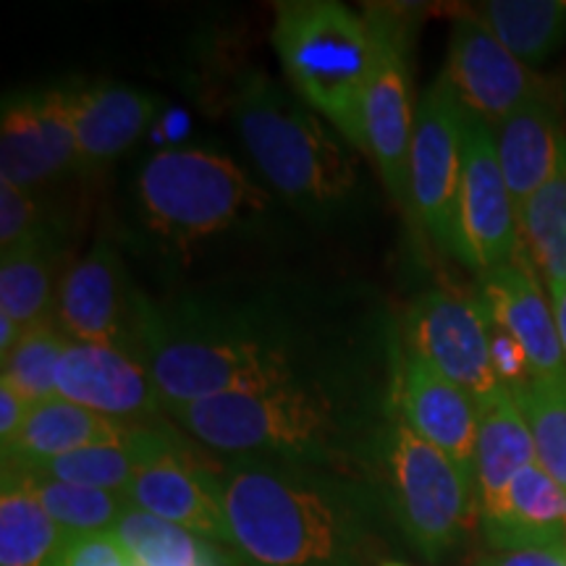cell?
<instances>
[{"instance_id": "1", "label": "cell", "mask_w": 566, "mask_h": 566, "mask_svg": "<svg viewBox=\"0 0 566 566\" xmlns=\"http://www.w3.org/2000/svg\"><path fill=\"white\" fill-rule=\"evenodd\" d=\"M221 485L242 566H373L384 546L378 495L346 472L231 457Z\"/></svg>"}, {"instance_id": "2", "label": "cell", "mask_w": 566, "mask_h": 566, "mask_svg": "<svg viewBox=\"0 0 566 566\" xmlns=\"http://www.w3.org/2000/svg\"><path fill=\"white\" fill-rule=\"evenodd\" d=\"M166 415L229 459L263 457L346 472L363 451V412L346 388L317 375L258 394L171 405Z\"/></svg>"}, {"instance_id": "3", "label": "cell", "mask_w": 566, "mask_h": 566, "mask_svg": "<svg viewBox=\"0 0 566 566\" xmlns=\"http://www.w3.org/2000/svg\"><path fill=\"white\" fill-rule=\"evenodd\" d=\"M247 155L283 200L307 218H331L357 197L359 168L349 142L325 129L300 95L271 76L247 74L233 97Z\"/></svg>"}, {"instance_id": "4", "label": "cell", "mask_w": 566, "mask_h": 566, "mask_svg": "<svg viewBox=\"0 0 566 566\" xmlns=\"http://www.w3.org/2000/svg\"><path fill=\"white\" fill-rule=\"evenodd\" d=\"M137 354L150 367L163 405H195L218 396L258 394L307 378L300 349L258 325H200L163 317L139 304Z\"/></svg>"}, {"instance_id": "5", "label": "cell", "mask_w": 566, "mask_h": 566, "mask_svg": "<svg viewBox=\"0 0 566 566\" xmlns=\"http://www.w3.org/2000/svg\"><path fill=\"white\" fill-rule=\"evenodd\" d=\"M273 48L296 95L367 155L365 97L375 63L367 19L336 0L275 3Z\"/></svg>"}, {"instance_id": "6", "label": "cell", "mask_w": 566, "mask_h": 566, "mask_svg": "<svg viewBox=\"0 0 566 566\" xmlns=\"http://www.w3.org/2000/svg\"><path fill=\"white\" fill-rule=\"evenodd\" d=\"M380 454L386 509L417 554L441 562L462 548L480 516L478 485L399 417L380 438Z\"/></svg>"}, {"instance_id": "7", "label": "cell", "mask_w": 566, "mask_h": 566, "mask_svg": "<svg viewBox=\"0 0 566 566\" xmlns=\"http://www.w3.org/2000/svg\"><path fill=\"white\" fill-rule=\"evenodd\" d=\"M147 223L171 242L216 237L265 208V192L226 155L166 150L145 163L137 179Z\"/></svg>"}, {"instance_id": "8", "label": "cell", "mask_w": 566, "mask_h": 566, "mask_svg": "<svg viewBox=\"0 0 566 566\" xmlns=\"http://www.w3.org/2000/svg\"><path fill=\"white\" fill-rule=\"evenodd\" d=\"M464 108L438 76L415 108L409 147V212L433 242L454 254L459 250L457 205L462 181Z\"/></svg>"}, {"instance_id": "9", "label": "cell", "mask_w": 566, "mask_h": 566, "mask_svg": "<svg viewBox=\"0 0 566 566\" xmlns=\"http://www.w3.org/2000/svg\"><path fill=\"white\" fill-rule=\"evenodd\" d=\"M457 233V258L480 275L514 263L522 244L520 212L501 171L491 124L467 111Z\"/></svg>"}, {"instance_id": "10", "label": "cell", "mask_w": 566, "mask_h": 566, "mask_svg": "<svg viewBox=\"0 0 566 566\" xmlns=\"http://www.w3.org/2000/svg\"><path fill=\"white\" fill-rule=\"evenodd\" d=\"M375 40L373 76L365 97L367 158L401 208L409 210V147L415 111L409 97V32L396 11L367 13Z\"/></svg>"}, {"instance_id": "11", "label": "cell", "mask_w": 566, "mask_h": 566, "mask_svg": "<svg viewBox=\"0 0 566 566\" xmlns=\"http://www.w3.org/2000/svg\"><path fill=\"white\" fill-rule=\"evenodd\" d=\"M409 352L464 388L480 405L501 388L491 363V321L478 296L436 289L417 296L407 315Z\"/></svg>"}, {"instance_id": "12", "label": "cell", "mask_w": 566, "mask_h": 566, "mask_svg": "<svg viewBox=\"0 0 566 566\" xmlns=\"http://www.w3.org/2000/svg\"><path fill=\"white\" fill-rule=\"evenodd\" d=\"M441 80L459 105L485 124H501L525 105L551 95L548 84L501 45L478 17L454 24Z\"/></svg>"}, {"instance_id": "13", "label": "cell", "mask_w": 566, "mask_h": 566, "mask_svg": "<svg viewBox=\"0 0 566 566\" xmlns=\"http://www.w3.org/2000/svg\"><path fill=\"white\" fill-rule=\"evenodd\" d=\"M137 294L126 286L116 247L103 239L61 279L55 328L69 342L116 346L137 354Z\"/></svg>"}, {"instance_id": "14", "label": "cell", "mask_w": 566, "mask_h": 566, "mask_svg": "<svg viewBox=\"0 0 566 566\" xmlns=\"http://www.w3.org/2000/svg\"><path fill=\"white\" fill-rule=\"evenodd\" d=\"M71 168H80V147L66 90L6 101L0 122V184L32 192Z\"/></svg>"}, {"instance_id": "15", "label": "cell", "mask_w": 566, "mask_h": 566, "mask_svg": "<svg viewBox=\"0 0 566 566\" xmlns=\"http://www.w3.org/2000/svg\"><path fill=\"white\" fill-rule=\"evenodd\" d=\"M59 396L124 422L166 415L160 388L137 354L103 344L71 342L55 373Z\"/></svg>"}, {"instance_id": "16", "label": "cell", "mask_w": 566, "mask_h": 566, "mask_svg": "<svg viewBox=\"0 0 566 566\" xmlns=\"http://www.w3.org/2000/svg\"><path fill=\"white\" fill-rule=\"evenodd\" d=\"M396 417L405 420L422 441L454 462L467 480L478 485V401L441 370L407 352L394 388Z\"/></svg>"}, {"instance_id": "17", "label": "cell", "mask_w": 566, "mask_h": 566, "mask_svg": "<svg viewBox=\"0 0 566 566\" xmlns=\"http://www.w3.org/2000/svg\"><path fill=\"white\" fill-rule=\"evenodd\" d=\"M132 506L192 530L210 543L231 548V530L223 509L221 467L208 470L187 446L147 464L124 493Z\"/></svg>"}, {"instance_id": "18", "label": "cell", "mask_w": 566, "mask_h": 566, "mask_svg": "<svg viewBox=\"0 0 566 566\" xmlns=\"http://www.w3.org/2000/svg\"><path fill=\"white\" fill-rule=\"evenodd\" d=\"M480 304L488 321L504 328L530 359L533 380L566 378L562 336L554 304L546 300L535 273L522 263L493 268L480 275Z\"/></svg>"}, {"instance_id": "19", "label": "cell", "mask_w": 566, "mask_h": 566, "mask_svg": "<svg viewBox=\"0 0 566 566\" xmlns=\"http://www.w3.org/2000/svg\"><path fill=\"white\" fill-rule=\"evenodd\" d=\"M491 129L501 171L520 212L566 163V129L556 95L525 105Z\"/></svg>"}, {"instance_id": "20", "label": "cell", "mask_w": 566, "mask_h": 566, "mask_svg": "<svg viewBox=\"0 0 566 566\" xmlns=\"http://www.w3.org/2000/svg\"><path fill=\"white\" fill-rule=\"evenodd\" d=\"M66 97L84 171L101 168L129 150L158 113L153 95L122 84L66 90Z\"/></svg>"}, {"instance_id": "21", "label": "cell", "mask_w": 566, "mask_h": 566, "mask_svg": "<svg viewBox=\"0 0 566 566\" xmlns=\"http://www.w3.org/2000/svg\"><path fill=\"white\" fill-rule=\"evenodd\" d=\"M493 551L566 546V491L541 464L512 480L501 504L480 516Z\"/></svg>"}, {"instance_id": "22", "label": "cell", "mask_w": 566, "mask_h": 566, "mask_svg": "<svg viewBox=\"0 0 566 566\" xmlns=\"http://www.w3.org/2000/svg\"><path fill=\"white\" fill-rule=\"evenodd\" d=\"M139 424L113 420L59 396L32 407L17 441L3 449V467H34L74 451L122 443Z\"/></svg>"}, {"instance_id": "23", "label": "cell", "mask_w": 566, "mask_h": 566, "mask_svg": "<svg viewBox=\"0 0 566 566\" xmlns=\"http://www.w3.org/2000/svg\"><path fill=\"white\" fill-rule=\"evenodd\" d=\"M535 441L525 415L514 396L501 391L478 407V449L475 478L480 495V516L493 512L504 499L506 488L530 464H535Z\"/></svg>"}, {"instance_id": "24", "label": "cell", "mask_w": 566, "mask_h": 566, "mask_svg": "<svg viewBox=\"0 0 566 566\" xmlns=\"http://www.w3.org/2000/svg\"><path fill=\"white\" fill-rule=\"evenodd\" d=\"M69 537L34 495L27 472L3 467L0 566H59Z\"/></svg>"}, {"instance_id": "25", "label": "cell", "mask_w": 566, "mask_h": 566, "mask_svg": "<svg viewBox=\"0 0 566 566\" xmlns=\"http://www.w3.org/2000/svg\"><path fill=\"white\" fill-rule=\"evenodd\" d=\"M480 19L527 66L546 61L566 40V0H493Z\"/></svg>"}, {"instance_id": "26", "label": "cell", "mask_w": 566, "mask_h": 566, "mask_svg": "<svg viewBox=\"0 0 566 566\" xmlns=\"http://www.w3.org/2000/svg\"><path fill=\"white\" fill-rule=\"evenodd\" d=\"M53 242L3 254L0 263V313L21 331L55 323L59 289L53 279Z\"/></svg>"}, {"instance_id": "27", "label": "cell", "mask_w": 566, "mask_h": 566, "mask_svg": "<svg viewBox=\"0 0 566 566\" xmlns=\"http://www.w3.org/2000/svg\"><path fill=\"white\" fill-rule=\"evenodd\" d=\"M113 533L124 543L134 566H216L223 562L210 541L129 506Z\"/></svg>"}, {"instance_id": "28", "label": "cell", "mask_w": 566, "mask_h": 566, "mask_svg": "<svg viewBox=\"0 0 566 566\" xmlns=\"http://www.w3.org/2000/svg\"><path fill=\"white\" fill-rule=\"evenodd\" d=\"M520 233L548 294L566 286V163L520 210Z\"/></svg>"}, {"instance_id": "29", "label": "cell", "mask_w": 566, "mask_h": 566, "mask_svg": "<svg viewBox=\"0 0 566 566\" xmlns=\"http://www.w3.org/2000/svg\"><path fill=\"white\" fill-rule=\"evenodd\" d=\"M21 472H27L34 495L66 537L111 533V530H116L126 509L132 506L124 493L63 483V480L38 475L30 470Z\"/></svg>"}, {"instance_id": "30", "label": "cell", "mask_w": 566, "mask_h": 566, "mask_svg": "<svg viewBox=\"0 0 566 566\" xmlns=\"http://www.w3.org/2000/svg\"><path fill=\"white\" fill-rule=\"evenodd\" d=\"M514 401L533 433L537 464L566 491V378L530 380Z\"/></svg>"}, {"instance_id": "31", "label": "cell", "mask_w": 566, "mask_h": 566, "mask_svg": "<svg viewBox=\"0 0 566 566\" xmlns=\"http://www.w3.org/2000/svg\"><path fill=\"white\" fill-rule=\"evenodd\" d=\"M69 344L71 342L55 328V323L24 331L21 342L3 359L0 378L9 380L32 407L59 399L55 373H59V363Z\"/></svg>"}, {"instance_id": "32", "label": "cell", "mask_w": 566, "mask_h": 566, "mask_svg": "<svg viewBox=\"0 0 566 566\" xmlns=\"http://www.w3.org/2000/svg\"><path fill=\"white\" fill-rule=\"evenodd\" d=\"M51 242L48 216L32 192L0 184V252L11 254L24 247Z\"/></svg>"}, {"instance_id": "33", "label": "cell", "mask_w": 566, "mask_h": 566, "mask_svg": "<svg viewBox=\"0 0 566 566\" xmlns=\"http://www.w3.org/2000/svg\"><path fill=\"white\" fill-rule=\"evenodd\" d=\"M59 566H134L124 543L113 533L69 537Z\"/></svg>"}, {"instance_id": "34", "label": "cell", "mask_w": 566, "mask_h": 566, "mask_svg": "<svg viewBox=\"0 0 566 566\" xmlns=\"http://www.w3.org/2000/svg\"><path fill=\"white\" fill-rule=\"evenodd\" d=\"M491 363L495 370V378L504 391L516 394L522 391L530 380H533V370H530V359L525 349L506 334L504 328L491 323Z\"/></svg>"}, {"instance_id": "35", "label": "cell", "mask_w": 566, "mask_h": 566, "mask_svg": "<svg viewBox=\"0 0 566 566\" xmlns=\"http://www.w3.org/2000/svg\"><path fill=\"white\" fill-rule=\"evenodd\" d=\"M30 412V401H27L9 380L0 378V446H3V449L17 441Z\"/></svg>"}, {"instance_id": "36", "label": "cell", "mask_w": 566, "mask_h": 566, "mask_svg": "<svg viewBox=\"0 0 566 566\" xmlns=\"http://www.w3.org/2000/svg\"><path fill=\"white\" fill-rule=\"evenodd\" d=\"M480 566H566V546L495 551L485 556Z\"/></svg>"}, {"instance_id": "37", "label": "cell", "mask_w": 566, "mask_h": 566, "mask_svg": "<svg viewBox=\"0 0 566 566\" xmlns=\"http://www.w3.org/2000/svg\"><path fill=\"white\" fill-rule=\"evenodd\" d=\"M21 336H24V331H21L9 315L0 313V359L9 357V354L13 352V346L21 342Z\"/></svg>"}, {"instance_id": "38", "label": "cell", "mask_w": 566, "mask_h": 566, "mask_svg": "<svg viewBox=\"0 0 566 566\" xmlns=\"http://www.w3.org/2000/svg\"><path fill=\"white\" fill-rule=\"evenodd\" d=\"M551 304H554L558 336H562V349H564V359H566V286L551 292Z\"/></svg>"}, {"instance_id": "39", "label": "cell", "mask_w": 566, "mask_h": 566, "mask_svg": "<svg viewBox=\"0 0 566 566\" xmlns=\"http://www.w3.org/2000/svg\"><path fill=\"white\" fill-rule=\"evenodd\" d=\"M380 566H405V564H396V562H384Z\"/></svg>"}, {"instance_id": "40", "label": "cell", "mask_w": 566, "mask_h": 566, "mask_svg": "<svg viewBox=\"0 0 566 566\" xmlns=\"http://www.w3.org/2000/svg\"><path fill=\"white\" fill-rule=\"evenodd\" d=\"M216 566H226V562H221V564H216Z\"/></svg>"}]
</instances>
